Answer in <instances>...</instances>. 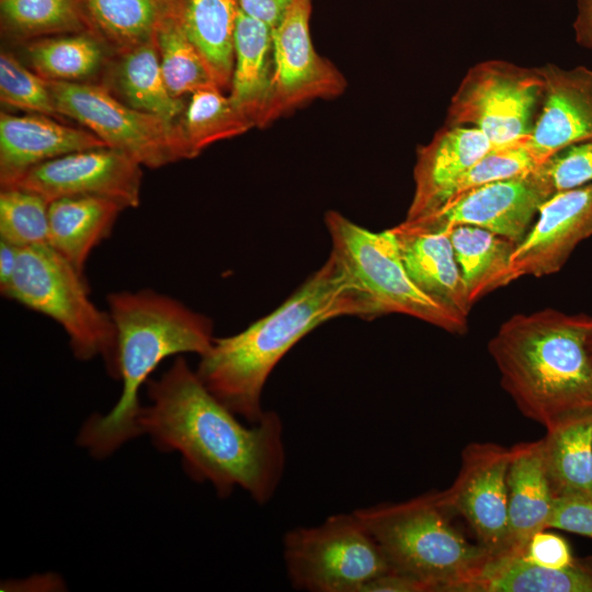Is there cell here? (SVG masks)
I'll return each instance as SVG.
<instances>
[{"label": "cell", "mask_w": 592, "mask_h": 592, "mask_svg": "<svg viewBox=\"0 0 592 592\" xmlns=\"http://www.w3.org/2000/svg\"><path fill=\"white\" fill-rule=\"evenodd\" d=\"M178 124L190 159L198 156L207 146L253 127L235 106L229 94H224L218 87L192 93Z\"/></svg>", "instance_id": "f1b7e54d"}, {"label": "cell", "mask_w": 592, "mask_h": 592, "mask_svg": "<svg viewBox=\"0 0 592 592\" xmlns=\"http://www.w3.org/2000/svg\"><path fill=\"white\" fill-rule=\"evenodd\" d=\"M1 295L59 323L76 358L100 356L109 375L118 379L116 330L110 312L98 308L84 275L49 244L20 248L16 269Z\"/></svg>", "instance_id": "8992f818"}, {"label": "cell", "mask_w": 592, "mask_h": 592, "mask_svg": "<svg viewBox=\"0 0 592 592\" xmlns=\"http://www.w3.org/2000/svg\"><path fill=\"white\" fill-rule=\"evenodd\" d=\"M0 100L19 110L47 116L59 115L48 80L8 53L0 56Z\"/></svg>", "instance_id": "e575fe53"}, {"label": "cell", "mask_w": 592, "mask_h": 592, "mask_svg": "<svg viewBox=\"0 0 592 592\" xmlns=\"http://www.w3.org/2000/svg\"><path fill=\"white\" fill-rule=\"evenodd\" d=\"M341 316L376 318L366 296L330 252L274 311L239 333L214 338L196 373L227 408L255 423L265 412L262 391L276 364L307 333Z\"/></svg>", "instance_id": "7a4b0ae2"}, {"label": "cell", "mask_w": 592, "mask_h": 592, "mask_svg": "<svg viewBox=\"0 0 592 592\" xmlns=\"http://www.w3.org/2000/svg\"><path fill=\"white\" fill-rule=\"evenodd\" d=\"M510 448L496 443H470L453 485L440 491L442 501L462 516L490 556L505 553L508 542V468Z\"/></svg>", "instance_id": "4fadbf2b"}, {"label": "cell", "mask_w": 592, "mask_h": 592, "mask_svg": "<svg viewBox=\"0 0 592 592\" xmlns=\"http://www.w3.org/2000/svg\"><path fill=\"white\" fill-rule=\"evenodd\" d=\"M284 560L294 588L309 592H364L390 567L354 512L287 532Z\"/></svg>", "instance_id": "ba28073f"}, {"label": "cell", "mask_w": 592, "mask_h": 592, "mask_svg": "<svg viewBox=\"0 0 592 592\" xmlns=\"http://www.w3.org/2000/svg\"><path fill=\"white\" fill-rule=\"evenodd\" d=\"M331 253L366 296L376 317L402 314L451 333H464L467 320L452 315L411 281L391 229L373 232L338 212L325 217Z\"/></svg>", "instance_id": "52a82bcc"}, {"label": "cell", "mask_w": 592, "mask_h": 592, "mask_svg": "<svg viewBox=\"0 0 592 592\" xmlns=\"http://www.w3.org/2000/svg\"><path fill=\"white\" fill-rule=\"evenodd\" d=\"M492 148L490 140L477 128L449 125L441 128L418 150L414 193L406 220L436 212L451 185Z\"/></svg>", "instance_id": "ac0fdd59"}, {"label": "cell", "mask_w": 592, "mask_h": 592, "mask_svg": "<svg viewBox=\"0 0 592 592\" xmlns=\"http://www.w3.org/2000/svg\"><path fill=\"white\" fill-rule=\"evenodd\" d=\"M293 0H239L246 15L263 22L274 30L284 18Z\"/></svg>", "instance_id": "f35d334b"}, {"label": "cell", "mask_w": 592, "mask_h": 592, "mask_svg": "<svg viewBox=\"0 0 592 592\" xmlns=\"http://www.w3.org/2000/svg\"><path fill=\"white\" fill-rule=\"evenodd\" d=\"M353 512L379 546L390 570L421 581L428 592H454L490 557L455 526V514L440 492Z\"/></svg>", "instance_id": "5b68a950"}, {"label": "cell", "mask_w": 592, "mask_h": 592, "mask_svg": "<svg viewBox=\"0 0 592 592\" xmlns=\"http://www.w3.org/2000/svg\"><path fill=\"white\" fill-rule=\"evenodd\" d=\"M33 70L49 81L80 82L95 73L104 54L100 42L87 32L50 36L26 46Z\"/></svg>", "instance_id": "f546056e"}, {"label": "cell", "mask_w": 592, "mask_h": 592, "mask_svg": "<svg viewBox=\"0 0 592 592\" xmlns=\"http://www.w3.org/2000/svg\"><path fill=\"white\" fill-rule=\"evenodd\" d=\"M390 229L414 285L442 308L467 320L471 305L448 234L429 231L406 220Z\"/></svg>", "instance_id": "d6986e66"}, {"label": "cell", "mask_w": 592, "mask_h": 592, "mask_svg": "<svg viewBox=\"0 0 592 592\" xmlns=\"http://www.w3.org/2000/svg\"><path fill=\"white\" fill-rule=\"evenodd\" d=\"M49 202L16 186L0 193V240L18 248L48 244Z\"/></svg>", "instance_id": "d6a6232c"}, {"label": "cell", "mask_w": 592, "mask_h": 592, "mask_svg": "<svg viewBox=\"0 0 592 592\" xmlns=\"http://www.w3.org/2000/svg\"><path fill=\"white\" fill-rule=\"evenodd\" d=\"M446 232L471 307L487 294L511 283L510 262L516 243L474 226H457Z\"/></svg>", "instance_id": "d4e9b609"}, {"label": "cell", "mask_w": 592, "mask_h": 592, "mask_svg": "<svg viewBox=\"0 0 592 592\" xmlns=\"http://www.w3.org/2000/svg\"><path fill=\"white\" fill-rule=\"evenodd\" d=\"M591 323L546 308L512 316L488 343L503 389L547 431L592 418Z\"/></svg>", "instance_id": "3957f363"}, {"label": "cell", "mask_w": 592, "mask_h": 592, "mask_svg": "<svg viewBox=\"0 0 592 592\" xmlns=\"http://www.w3.org/2000/svg\"><path fill=\"white\" fill-rule=\"evenodd\" d=\"M573 30L577 43L592 53V0H577Z\"/></svg>", "instance_id": "60d3db41"}, {"label": "cell", "mask_w": 592, "mask_h": 592, "mask_svg": "<svg viewBox=\"0 0 592 592\" xmlns=\"http://www.w3.org/2000/svg\"><path fill=\"white\" fill-rule=\"evenodd\" d=\"M549 197L533 170L475 187L428 216L405 220L435 232H446L457 226H474L517 244Z\"/></svg>", "instance_id": "5bb4252c"}, {"label": "cell", "mask_w": 592, "mask_h": 592, "mask_svg": "<svg viewBox=\"0 0 592 592\" xmlns=\"http://www.w3.org/2000/svg\"><path fill=\"white\" fill-rule=\"evenodd\" d=\"M2 23L21 36L84 32L91 24L83 0H0Z\"/></svg>", "instance_id": "1f68e13d"}, {"label": "cell", "mask_w": 592, "mask_h": 592, "mask_svg": "<svg viewBox=\"0 0 592 592\" xmlns=\"http://www.w3.org/2000/svg\"><path fill=\"white\" fill-rule=\"evenodd\" d=\"M526 141L527 139L514 145L492 148L451 185L444 195L442 206L475 187L535 170L538 164Z\"/></svg>", "instance_id": "836d02e7"}, {"label": "cell", "mask_w": 592, "mask_h": 592, "mask_svg": "<svg viewBox=\"0 0 592 592\" xmlns=\"http://www.w3.org/2000/svg\"><path fill=\"white\" fill-rule=\"evenodd\" d=\"M506 482L508 542L503 555L520 556L535 533L549 528L556 500L540 440L510 448Z\"/></svg>", "instance_id": "ffe728a7"}, {"label": "cell", "mask_w": 592, "mask_h": 592, "mask_svg": "<svg viewBox=\"0 0 592 592\" xmlns=\"http://www.w3.org/2000/svg\"><path fill=\"white\" fill-rule=\"evenodd\" d=\"M543 92L539 67L485 60L469 68L460 81L445 124L477 128L493 148L522 143L531 136Z\"/></svg>", "instance_id": "9c48e42d"}, {"label": "cell", "mask_w": 592, "mask_h": 592, "mask_svg": "<svg viewBox=\"0 0 592 592\" xmlns=\"http://www.w3.org/2000/svg\"><path fill=\"white\" fill-rule=\"evenodd\" d=\"M123 209L119 203L96 196L50 201L48 244L83 274L90 253L111 235Z\"/></svg>", "instance_id": "603a6c76"}, {"label": "cell", "mask_w": 592, "mask_h": 592, "mask_svg": "<svg viewBox=\"0 0 592 592\" xmlns=\"http://www.w3.org/2000/svg\"><path fill=\"white\" fill-rule=\"evenodd\" d=\"M592 235V183L554 194L540 206L510 262L511 282L558 272Z\"/></svg>", "instance_id": "9a60e30c"}, {"label": "cell", "mask_w": 592, "mask_h": 592, "mask_svg": "<svg viewBox=\"0 0 592 592\" xmlns=\"http://www.w3.org/2000/svg\"><path fill=\"white\" fill-rule=\"evenodd\" d=\"M534 173L549 196L592 183V140L555 153Z\"/></svg>", "instance_id": "d590c367"}, {"label": "cell", "mask_w": 592, "mask_h": 592, "mask_svg": "<svg viewBox=\"0 0 592 592\" xmlns=\"http://www.w3.org/2000/svg\"><path fill=\"white\" fill-rule=\"evenodd\" d=\"M364 592H428V590L421 581L389 570L371 581Z\"/></svg>", "instance_id": "ab89813d"}, {"label": "cell", "mask_w": 592, "mask_h": 592, "mask_svg": "<svg viewBox=\"0 0 592 592\" xmlns=\"http://www.w3.org/2000/svg\"><path fill=\"white\" fill-rule=\"evenodd\" d=\"M539 69L543 99L526 141L538 166L572 145L592 140V69L554 64Z\"/></svg>", "instance_id": "2e32d148"}, {"label": "cell", "mask_w": 592, "mask_h": 592, "mask_svg": "<svg viewBox=\"0 0 592 592\" xmlns=\"http://www.w3.org/2000/svg\"><path fill=\"white\" fill-rule=\"evenodd\" d=\"M93 133L47 115L0 114V182L13 185L27 170L60 156L104 147Z\"/></svg>", "instance_id": "e0dca14e"}, {"label": "cell", "mask_w": 592, "mask_h": 592, "mask_svg": "<svg viewBox=\"0 0 592 592\" xmlns=\"http://www.w3.org/2000/svg\"><path fill=\"white\" fill-rule=\"evenodd\" d=\"M156 44L164 81L174 98L182 99L204 88H219L207 62L183 29L179 3L160 25Z\"/></svg>", "instance_id": "4dcf8cb0"}, {"label": "cell", "mask_w": 592, "mask_h": 592, "mask_svg": "<svg viewBox=\"0 0 592 592\" xmlns=\"http://www.w3.org/2000/svg\"><path fill=\"white\" fill-rule=\"evenodd\" d=\"M540 441L555 497L592 493V418L548 430Z\"/></svg>", "instance_id": "4316f807"}, {"label": "cell", "mask_w": 592, "mask_h": 592, "mask_svg": "<svg viewBox=\"0 0 592 592\" xmlns=\"http://www.w3.org/2000/svg\"><path fill=\"white\" fill-rule=\"evenodd\" d=\"M311 0H293L273 30L274 72L264 126L316 99L341 94L346 81L315 49L309 32Z\"/></svg>", "instance_id": "8fae6325"}, {"label": "cell", "mask_w": 592, "mask_h": 592, "mask_svg": "<svg viewBox=\"0 0 592 592\" xmlns=\"http://www.w3.org/2000/svg\"><path fill=\"white\" fill-rule=\"evenodd\" d=\"M590 345H591V350H592V323H591V328H590Z\"/></svg>", "instance_id": "7bdbcfd3"}, {"label": "cell", "mask_w": 592, "mask_h": 592, "mask_svg": "<svg viewBox=\"0 0 592 592\" xmlns=\"http://www.w3.org/2000/svg\"><path fill=\"white\" fill-rule=\"evenodd\" d=\"M146 384L150 403L137 418L140 435H149L162 452H179L186 473L209 482L220 497L239 487L259 504L272 498L285 463L277 413L265 411L246 426L182 356Z\"/></svg>", "instance_id": "6da1fadb"}, {"label": "cell", "mask_w": 592, "mask_h": 592, "mask_svg": "<svg viewBox=\"0 0 592 592\" xmlns=\"http://www.w3.org/2000/svg\"><path fill=\"white\" fill-rule=\"evenodd\" d=\"M239 0H179V16L220 89L230 87Z\"/></svg>", "instance_id": "cb8c5ba5"}, {"label": "cell", "mask_w": 592, "mask_h": 592, "mask_svg": "<svg viewBox=\"0 0 592 592\" xmlns=\"http://www.w3.org/2000/svg\"><path fill=\"white\" fill-rule=\"evenodd\" d=\"M179 0H83L91 24L122 50L156 38Z\"/></svg>", "instance_id": "83f0119b"}, {"label": "cell", "mask_w": 592, "mask_h": 592, "mask_svg": "<svg viewBox=\"0 0 592 592\" xmlns=\"http://www.w3.org/2000/svg\"><path fill=\"white\" fill-rule=\"evenodd\" d=\"M454 592H592V556L547 568L522 556H490L476 576Z\"/></svg>", "instance_id": "7402d4cb"}, {"label": "cell", "mask_w": 592, "mask_h": 592, "mask_svg": "<svg viewBox=\"0 0 592 592\" xmlns=\"http://www.w3.org/2000/svg\"><path fill=\"white\" fill-rule=\"evenodd\" d=\"M141 164L123 151L99 147L70 152L27 170L13 185L48 202L96 196L135 208L140 202Z\"/></svg>", "instance_id": "7c38bea8"}, {"label": "cell", "mask_w": 592, "mask_h": 592, "mask_svg": "<svg viewBox=\"0 0 592 592\" xmlns=\"http://www.w3.org/2000/svg\"><path fill=\"white\" fill-rule=\"evenodd\" d=\"M48 82L58 114L87 127L106 147L148 168L190 159L178 122L134 109L100 86Z\"/></svg>", "instance_id": "30bf717a"}, {"label": "cell", "mask_w": 592, "mask_h": 592, "mask_svg": "<svg viewBox=\"0 0 592 592\" xmlns=\"http://www.w3.org/2000/svg\"><path fill=\"white\" fill-rule=\"evenodd\" d=\"M115 86L124 102L134 109L178 122L185 105L174 98L164 81L156 38L122 50L115 68Z\"/></svg>", "instance_id": "484cf974"}, {"label": "cell", "mask_w": 592, "mask_h": 592, "mask_svg": "<svg viewBox=\"0 0 592 592\" xmlns=\"http://www.w3.org/2000/svg\"><path fill=\"white\" fill-rule=\"evenodd\" d=\"M549 528L592 538V493L556 498Z\"/></svg>", "instance_id": "8d00e7d4"}, {"label": "cell", "mask_w": 592, "mask_h": 592, "mask_svg": "<svg viewBox=\"0 0 592 592\" xmlns=\"http://www.w3.org/2000/svg\"><path fill=\"white\" fill-rule=\"evenodd\" d=\"M20 248L0 240V292L11 282L18 265Z\"/></svg>", "instance_id": "b9f144b4"}, {"label": "cell", "mask_w": 592, "mask_h": 592, "mask_svg": "<svg viewBox=\"0 0 592 592\" xmlns=\"http://www.w3.org/2000/svg\"><path fill=\"white\" fill-rule=\"evenodd\" d=\"M106 301L116 330L123 389L115 406L105 414L91 415L77 437L96 458L110 456L140 435L139 391L157 366L182 353L202 356L214 340L210 319L171 296L146 288L111 293Z\"/></svg>", "instance_id": "277c9868"}, {"label": "cell", "mask_w": 592, "mask_h": 592, "mask_svg": "<svg viewBox=\"0 0 592 592\" xmlns=\"http://www.w3.org/2000/svg\"><path fill=\"white\" fill-rule=\"evenodd\" d=\"M520 556L530 562L547 568H562L574 559L568 542L546 530L535 533Z\"/></svg>", "instance_id": "74e56055"}, {"label": "cell", "mask_w": 592, "mask_h": 592, "mask_svg": "<svg viewBox=\"0 0 592 592\" xmlns=\"http://www.w3.org/2000/svg\"><path fill=\"white\" fill-rule=\"evenodd\" d=\"M273 72V30L240 10L229 98L253 127H264Z\"/></svg>", "instance_id": "44dd1931"}]
</instances>
